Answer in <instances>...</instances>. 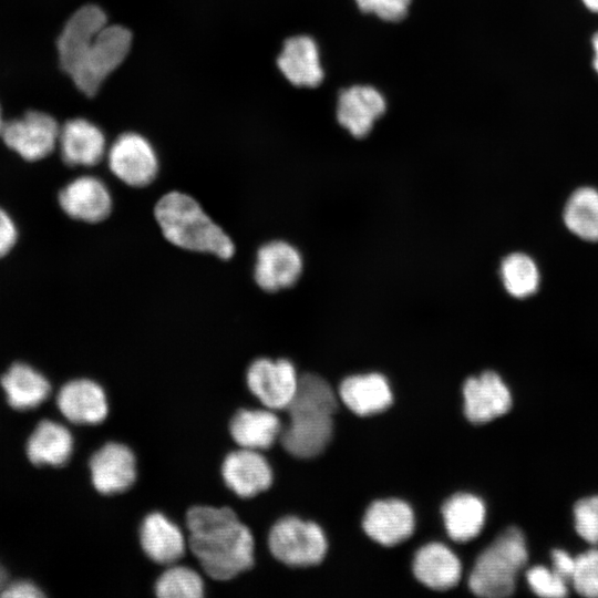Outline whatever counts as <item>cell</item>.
<instances>
[{"mask_svg": "<svg viewBox=\"0 0 598 598\" xmlns=\"http://www.w3.org/2000/svg\"><path fill=\"white\" fill-rule=\"evenodd\" d=\"M189 547L204 571L228 580L254 564V536L229 507L194 506L186 513Z\"/></svg>", "mask_w": 598, "mask_h": 598, "instance_id": "1", "label": "cell"}, {"mask_svg": "<svg viewBox=\"0 0 598 598\" xmlns=\"http://www.w3.org/2000/svg\"><path fill=\"white\" fill-rule=\"evenodd\" d=\"M337 406L336 394L323 378L312 373L299 377L296 393L287 406L290 423L280 433L283 448L301 458L321 454L332 436V415Z\"/></svg>", "mask_w": 598, "mask_h": 598, "instance_id": "2", "label": "cell"}, {"mask_svg": "<svg viewBox=\"0 0 598 598\" xmlns=\"http://www.w3.org/2000/svg\"><path fill=\"white\" fill-rule=\"evenodd\" d=\"M154 216L166 240L178 248L221 259H229L235 254L233 239L188 194L166 193L157 200Z\"/></svg>", "mask_w": 598, "mask_h": 598, "instance_id": "3", "label": "cell"}, {"mask_svg": "<svg viewBox=\"0 0 598 598\" xmlns=\"http://www.w3.org/2000/svg\"><path fill=\"white\" fill-rule=\"evenodd\" d=\"M527 558L523 533L517 527L507 528L478 556L468 578L470 589L488 598L512 595Z\"/></svg>", "mask_w": 598, "mask_h": 598, "instance_id": "4", "label": "cell"}, {"mask_svg": "<svg viewBox=\"0 0 598 598\" xmlns=\"http://www.w3.org/2000/svg\"><path fill=\"white\" fill-rule=\"evenodd\" d=\"M131 42L130 30L117 24H106L69 74L76 87L93 96L107 75L124 61Z\"/></svg>", "mask_w": 598, "mask_h": 598, "instance_id": "5", "label": "cell"}, {"mask_svg": "<svg viewBox=\"0 0 598 598\" xmlns=\"http://www.w3.org/2000/svg\"><path fill=\"white\" fill-rule=\"evenodd\" d=\"M268 545L279 561L293 567L315 566L327 551L322 529L312 522L292 516L281 518L272 526Z\"/></svg>", "mask_w": 598, "mask_h": 598, "instance_id": "6", "label": "cell"}, {"mask_svg": "<svg viewBox=\"0 0 598 598\" xmlns=\"http://www.w3.org/2000/svg\"><path fill=\"white\" fill-rule=\"evenodd\" d=\"M111 173L131 187H145L153 183L158 173L157 154L147 138L127 132L121 134L106 152Z\"/></svg>", "mask_w": 598, "mask_h": 598, "instance_id": "7", "label": "cell"}, {"mask_svg": "<svg viewBox=\"0 0 598 598\" xmlns=\"http://www.w3.org/2000/svg\"><path fill=\"white\" fill-rule=\"evenodd\" d=\"M60 127L47 113L30 111L3 124L2 138L8 147L27 161L41 159L54 150Z\"/></svg>", "mask_w": 598, "mask_h": 598, "instance_id": "8", "label": "cell"}, {"mask_svg": "<svg viewBox=\"0 0 598 598\" xmlns=\"http://www.w3.org/2000/svg\"><path fill=\"white\" fill-rule=\"evenodd\" d=\"M247 386L268 409H287L291 402L299 377L293 364L287 359L260 358L248 367Z\"/></svg>", "mask_w": 598, "mask_h": 598, "instance_id": "9", "label": "cell"}, {"mask_svg": "<svg viewBox=\"0 0 598 598\" xmlns=\"http://www.w3.org/2000/svg\"><path fill=\"white\" fill-rule=\"evenodd\" d=\"M59 204L71 218L94 224L110 216L113 198L104 181L93 175H83L61 189Z\"/></svg>", "mask_w": 598, "mask_h": 598, "instance_id": "10", "label": "cell"}, {"mask_svg": "<svg viewBox=\"0 0 598 598\" xmlns=\"http://www.w3.org/2000/svg\"><path fill=\"white\" fill-rule=\"evenodd\" d=\"M386 101L372 85L357 84L343 89L337 100L338 123L353 137H365L385 113Z\"/></svg>", "mask_w": 598, "mask_h": 598, "instance_id": "11", "label": "cell"}, {"mask_svg": "<svg viewBox=\"0 0 598 598\" xmlns=\"http://www.w3.org/2000/svg\"><path fill=\"white\" fill-rule=\"evenodd\" d=\"M302 271L299 250L283 240H271L257 251L254 267L256 283L268 292L289 288L296 283Z\"/></svg>", "mask_w": 598, "mask_h": 598, "instance_id": "12", "label": "cell"}, {"mask_svg": "<svg viewBox=\"0 0 598 598\" xmlns=\"http://www.w3.org/2000/svg\"><path fill=\"white\" fill-rule=\"evenodd\" d=\"M92 483L97 492L112 495L128 489L136 478L134 453L124 444L109 442L90 458Z\"/></svg>", "mask_w": 598, "mask_h": 598, "instance_id": "13", "label": "cell"}, {"mask_svg": "<svg viewBox=\"0 0 598 598\" xmlns=\"http://www.w3.org/2000/svg\"><path fill=\"white\" fill-rule=\"evenodd\" d=\"M463 395L465 415L474 424L489 422L512 406L511 392L494 371L468 378L463 385Z\"/></svg>", "mask_w": 598, "mask_h": 598, "instance_id": "14", "label": "cell"}, {"mask_svg": "<svg viewBox=\"0 0 598 598\" xmlns=\"http://www.w3.org/2000/svg\"><path fill=\"white\" fill-rule=\"evenodd\" d=\"M106 24L105 13L94 4L81 7L69 18L56 42L60 65L65 73H71Z\"/></svg>", "mask_w": 598, "mask_h": 598, "instance_id": "15", "label": "cell"}, {"mask_svg": "<svg viewBox=\"0 0 598 598\" xmlns=\"http://www.w3.org/2000/svg\"><path fill=\"white\" fill-rule=\"evenodd\" d=\"M225 484L240 497H251L266 491L272 482L267 460L257 450L244 448L226 455L221 464Z\"/></svg>", "mask_w": 598, "mask_h": 598, "instance_id": "16", "label": "cell"}, {"mask_svg": "<svg viewBox=\"0 0 598 598\" xmlns=\"http://www.w3.org/2000/svg\"><path fill=\"white\" fill-rule=\"evenodd\" d=\"M277 65L295 86L317 87L324 79L319 47L309 35L288 38L278 55Z\"/></svg>", "mask_w": 598, "mask_h": 598, "instance_id": "17", "label": "cell"}, {"mask_svg": "<svg viewBox=\"0 0 598 598\" xmlns=\"http://www.w3.org/2000/svg\"><path fill=\"white\" fill-rule=\"evenodd\" d=\"M362 526L374 542L383 546H393L411 536L414 529V515L403 501H377L367 509Z\"/></svg>", "mask_w": 598, "mask_h": 598, "instance_id": "18", "label": "cell"}, {"mask_svg": "<svg viewBox=\"0 0 598 598\" xmlns=\"http://www.w3.org/2000/svg\"><path fill=\"white\" fill-rule=\"evenodd\" d=\"M61 156L71 166H94L107 152L103 132L84 118H73L60 128L59 141Z\"/></svg>", "mask_w": 598, "mask_h": 598, "instance_id": "19", "label": "cell"}, {"mask_svg": "<svg viewBox=\"0 0 598 598\" xmlns=\"http://www.w3.org/2000/svg\"><path fill=\"white\" fill-rule=\"evenodd\" d=\"M61 413L76 424H97L105 420L109 404L103 388L90 379L65 383L56 398Z\"/></svg>", "mask_w": 598, "mask_h": 598, "instance_id": "20", "label": "cell"}, {"mask_svg": "<svg viewBox=\"0 0 598 598\" xmlns=\"http://www.w3.org/2000/svg\"><path fill=\"white\" fill-rule=\"evenodd\" d=\"M140 542L144 553L157 564H174L185 554L181 528L162 513H151L143 519Z\"/></svg>", "mask_w": 598, "mask_h": 598, "instance_id": "21", "label": "cell"}, {"mask_svg": "<svg viewBox=\"0 0 598 598\" xmlns=\"http://www.w3.org/2000/svg\"><path fill=\"white\" fill-rule=\"evenodd\" d=\"M339 395L342 402L360 416L382 412L393 401L388 380L380 373L346 378L339 386Z\"/></svg>", "mask_w": 598, "mask_h": 598, "instance_id": "22", "label": "cell"}, {"mask_svg": "<svg viewBox=\"0 0 598 598\" xmlns=\"http://www.w3.org/2000/svg\"><path fill=\"white\" fill-rule=\"evenodd\" d=\"M416 579L434 590H447L461 579L462 567L454 553L443 544L431 543L421 547L413 560Z\"/></svg>", "mask_w": 598, "mask_h": 598, "instance_id": "23", "label": "cell"}, {"mask_svg": "<svg viewBox=\"0 0 598 598\" xmlns=\"http://www.w3.org/2000/svg\"><path fill=\"white\" fill-rule=\"evenodd\" d=\"M233 440L244 448L270 447L281 433L278 416L269 410H238L229 422Z\"/></svg>", "mask_w": 598, "mask_h": 598, "instance_id": "24", "label": "cell"}, {"mask_svg": "<svg viewBox=\"0 0 598 598\" xmlns=\"http://www.w3.org/2000/svg\"><path fill=\"white\" fill-rule=\"evenodd\" d=\"M72 450L73 437L69 430L51 420L41 421L27 443V455L35 465H63Z\"/></svg>", "mask_w": 598, "mask_h": 598, "instance_id": "25", "label": "cell"}, {"mask_svg": "<svg viewBox=\"0 0 598 598\" xmlns=\"http://www.w3.org/2000/svg\"><path fill=\"white\" fill-rule=\"evenodd\" d=\"M442 515L450 537L455 542H467L482 530L485 506L475 495L461 493L444 503Z\"/></svg>", "mask_w": 598, "mask_h": 598, "instance_id": "26", "label": "cell"}, {"mask_svg": "<svg viewBox=\"0 0 598 598\" xmlns=\"http://www.w3.org/2000/svg\"><path fill=\"white\" fill-rule=\"evenodd\" d=\"M9 404L16 410H30L40 405L49 395V381L24 363H14L1 378Z\"/></svg>", "mask_w": 598, "mask_h": 598, "instance_id": "27", "label": "cell"}, {"mask_svg": "<svg viewBox=\"0 0 598 598\" xmlns=\"http://www.w3.org/2000/svg\"><path fill=\"white\" fill-rule=\"evenodd\" d=\"M563 218L571 234L598 243V190L589 186L574 190L565 204Z\"/></svg>", "mask_w": 598, "mask_h": 598, "instance_id": "28", "label": "cell"}, {"mask_svg": "<svg viewBox=\"0 0 598 598\" xmlns=\"http://www.w3.org/2000/svg\"><path fill=\"white\" fill-rule=\"evenodd\" d=\"M501 278L505 290L514 298L533 296L539 286L535 261L524 252H512L501 262Z\"/></svg>", "mask_w": 598, "mask_h": 598, "instance_id": "29", "label": "cell"}, {"mask_svg": "<svg viewBox=\"0 0 598 598\" xmlns=\"http://www.w3.org/2000/svg\"><path fill=\"white\" fill-rule=\"evenodd\" d=\"M155 591L161 598H199L204 595V581L189 567L171 566L157 578Z\"/></svg>", "mask_w": 598, "mask_h": 598, "instance_id": "30", "label": "cell"}, {"mask_svg": "<svg viewBox=\"0 0 598 598\" xmlns=\"http://www.w3.org/2000/svg\"><path fill=\"white\" fill-rule=\"evenodd\" d=\"M571 582L579 595L598 598V548L575 557Z\"/></svg>", "mask_w": 598, "mask_h": 598, "instance_id": "31", "label": "cell"}, {"mask_svg": "<svg viewBox=\"0 0 598 598\" xmlns=\"http://www.w3.org/2000/svg\"><path fill=\"white\" fill-rule=\"evenodd\" d=\"M574 516L578 535L587 543L598 545V495L578 501Z\"/></svg>", "mask_w": 598, "mask_h": 598, "instance_id": "32", "label": "cell"}, {"mask_svg": "<svg viewBox=\"0 0 598 598\" xmlns=\"http://www.w3.org/2000/svg\"><path fill=\"white\" fill-rule=\"evenodd\" d=\"M526 578L530 589L538 596L554 598L567 595V581L553 569L535 566L527 570Z\"/></svg>", "mask_w": 598, "mask_h": 598, "instance_id": "33", "label": "cell"}, {"mask_svg": "<svg viewBox=\"0 0 598 598\" xmlns=\"http://www.w3.org/2000/svg\"><path fill=\"white\" fill-rule=\"evenodd\" d=\"M412 0H354L360 11L388 22L403 20Z\"/></svg>", "mask_w": 598, "mask_h": 598, "instance_id": "34", "label": "cell"}, {"mask_svg": "<svg viewBox=\"0 0 598 598\" xmlns=\"http://www.w3.org/2000/svg\"><path fill=\"white\" fill-rule=\"evenodd\" d=\"M17 240V229L9 215L0 208V257L8 254Z\"/></svg>", "mask_w": 598, "mask_h": 598, "instance_id": "35", "label": "cell"}, {"mask_svg": "<svg viewBox=\"0 0 598 598\" xmlns=\"http://www.w3.org/2000/svg\"><path fill=\"white\" fill-rule=\"evenodd\" d=\"M1 597L11 598H37L43 597L41 590L30 581L20 580L11 584H7L2 589Z\"/></svg>", "mask_w": 598, "mask_h": 598, "instance_id": "36", "label": "cell"}, {"mask_svg": "<svg viewBox=\"0 0 598 598\" xmlns=\"http://www.w3.org/2000/svg\"><path fill=\"white\" fill-rule=\"evenodd\" d=\"M553 570L565 581L573 578L575 570V558L563 549H555L551 553Z\"/></svg>", "mask_w": 598, "mask_h": 598, "instance_id": "37", "label": "cell"}, {"mask_svg": "<svg viewBox=\"0 0 598 598\" xmlns=\"http://www.w3.org/2000/svg\"><path fill=\"white\" fill-rule=\"evenodd\" d=\"M591 42H592V48H594V51H595L592 65H594V69L596 70V72L598 73V31L594 34V37L591 39Z\"/></svg>", "mask_w": 598, "mask_h": 598, "instance_id": "38", "label": "cell"}, {"mask_svg": "<svg viewBox=\"0 0 598 598\" xmlns=\"http://www.w3.org/2000/svg\"><path fill=\"white\" fill-rule=\"evenodd\" d=\"M582 2L590 11L598 13V0H582Z\"/></svg>", "mask_w": 598, "mask_h": 598, "instance_id": "39", "label": "cell"}, {"mask_svg": "<svg viewBox=\"0 0 598 598\" xmlns=\"http://www.w3.org/2000/svg\"><path fill=\"white\" fill-rule=\"evenodd\" d=\"M6 585H7V573L4 568L0 565V594Z\"/></svg>", "mask_w": 598, "mask_h": 598, "instance_id": "40", "label": "cell"}, {"mask_svg": "<svg viewBox=\"0 0 598 598\" xmlns=\"http://www.w3.org/2000/svg\"><path fill=\"white\" fill-rule=\"evenodd\" d=\"M2 127H3V124H2L1 112H0V133L2 132Z\"/></svg>", "mask_w": 598, "mask_h": 598, "instance_id": "41", "label": "cell"}]
</instances>
